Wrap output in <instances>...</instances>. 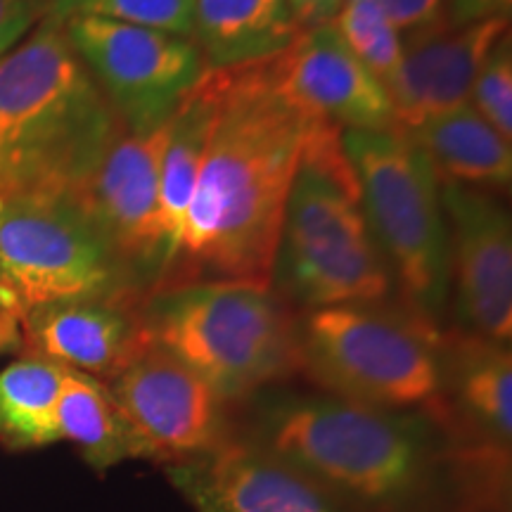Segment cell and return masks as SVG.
<instances>
[{
  "label": "cell",
  "mask_w": 512,
  "mask_h": 512,
  "mask_svg": "<svg viewBox=\"0 0 512 512\" xmlns=\"http://www.w3.org/2000/svg\"><path fill=\"white\" fill-rule=\"evenodd\" d=\"M216 81L207 155L152 292L192 283L271 287L287 197L306 136L320 119L278 91L268 60L216 72Z\"/></svg>",
  "instance_id": "1"
},
{
  "label": "cell",
  "mask_w": 512,
  "mask_h": 512,
  "mask_svg": "<svg viewBox=\"0 0 512 512\" xmlns=\"http://www.w3.org/2000/svg\"><path fill=\"white\" fill-rule=\"evenodd\" d=\"M347 512H418L451 460L446 434L420 411H387L330 394H278L245 434Z\"/></svg>",
  "instance_id": "2"
},
{
  "label": "cell",
  "mask_w": 512,
  "mask_h": 512,
  "mask_svg": "<svg viewBox=\"0 0 512 512\" xmlns=\"http://www.w3.org/2000/svg\"><path fill=\"white\" fill-rule=\"evenodd\" d=\"M121 133L60 19L0 57V197L76 195Z\"/></svg>",
  "instance_id": "3"
},
{
  "label": "cell",
  "mask_w": 512,
  "mask_h": 512,
  "mask_svg": "<svg viewBox=\"0 0 512 512\" xmlns=\"http://www.w3.org/2000/svg\"><path fill=\"white\" fill-rule=\"evenodd\" d=\"M271 287L294 311L382 302L392 275L370 235L337 126L316 121L287 197Z\"/></svg>",
  "instance_id": "4"
},
{
  "label": "cell",
  "mask_w": 512,
  "mask_h": 512,
  "mask_svg": "<svg viewBox=\"0 0 512 512\" xmlns=\"http://www.w3.org/2000/svg\"><path fill=\"white\" fill-rule=\"evenodd\" d=\"M297 316L273 287L240 283L178 285L143 299L152 344L195 370L228 406L299 373Z\"/></svg>",
  "instance_id": "5"
},
{
  "label": "cell",
  "mask_w": 512,
  "mask_h": 512,
  "mask_svg": "<svg viewBox=\"0 0 512 512\" xmlns=\"http://www.w3.org/2000/svg\"><path fill=\"white\" fill-rule=\"evenodd\" d=\"M299 373L323 394L432 415L441 394V335L399 299L297 311Z\"/></svg>",
  "instance_id": "6"
},
{
  "label": "cell",
  "mask_w": 512,
  "mask_h": 512,
  "mask_svg": "<svg viewBox=\"0 0 512 512\" xmlns=\"http://www.w3.org/2000/svg\"><path fill=\"white\" fill-rule=\"evenodd\" d=\"M368 230L399 302L441 328L451 292L448 228L437 171L406 128L342 131Z\"/></svg>",
  "instance_id": "7"
},
{
  "label": "cell",
  "mask_w": 512,
  "mask_h": 512,
  "mask_svg": "<svg viewBox=\"0 0 512 512\" xmlns=\"http://www.w3.org/2000/svg\"><path fill=\"white\" fill-rule=\"evenodd\" d=\"M0 275L24 313L98 294H140L74 195L0 197Z\"/></svg>",
  "instance_id": "8"
},
{
  "label": "cell",
  "mask_w": 512,
  "mask_h": 512,
  "mask_svg": "<svg viewBox=\"0 0 512 512\" xmlns=\"http://www.w3.org/2000/svg\"><path fill=\"white\" fill-rule=\"evenodd\" d=\"M62 24L128 133L164 126L207 74L192 38L100 17H72Z\"/></svg>",
  "instance_id": "9"
},
{
  "label": "cell",
  "mask_w": 512,
  "mask_h": 512,
  "mask_svg": "<svg viewBox=\"0 0 512 512\" xmlns=\"http://www.w3.org/2000/svg\"><path fill=\"white\" fill-rule=\"evenodd\" d=\"M164 143L166 124L147 133H121L74 195L143 297L155 290L169 259L159 211Z\"/></svg>",
  "instance_id": "10"
},
{
  "label": "cell",
  "mask_w": 512,
  "mask_h": 512,
  "mask_svg": "<svg viewBox=\"0 0 512 512\" xmlns=\"http://www.w3.org/2000/svg\"><path fill=\"white\" fill-rule=\"evenodd\" d=\"M430 418L446 434L451 458L503 484L512 446L510 344L446 330L441 335V394Z\"/></svg>",
  "instance_id": "11"
},
{
  "label": "cell",
  "mask_w": 512,
  "mask_h": 512,
  "mask_svg": "<svg viewBox=\"0 0 512 512\" xmlns=\"http://www.w3.org/2000/svg\"><path fill=\"white\" fill-rule=\"evenodd\" d=\"M107 389L143 439L147 456L162 467L200 458L233 437L228 403L157 344L107 382Z\"/></svg>",
  "instance_id": "12"
},
{
  "label": "cell",
  "mask_w": 512,
  "mask_h": 512,
  "mask_svg": "<svg viewBox=\"0 0 512 512\" xmlns=\"http://www.w3.org/2000/svg\"><path fill=\"white\" fill-rule=\"evenodd\" d=\"M448 228L453 320L458 332L510 344L512 223L494 192L441 183Z\"/></svg>",
  "instance_id": "13"
},
{
  "label": "cell",
  "mask_w": 512,
  "mask_h": 512,
  "mask_svg": "<svg viewBox=\"0 0 512 512\" xmlns=\"http://www.w3.org/2000/svg\"><path fill=\"white\" fill-rule=\"evenodd\" d=\"M143 299L126 292L36 306L22 318V351L112 382L152 344Z\"/></svg>",
  "instance_id": "14"
},
{
  "label": "cell",
  "mask_w": 512,
  "mask_h": 512,
  "mask_svg": "<svg viewBox=\"0 0 512 512\" xmlns=\"http://www.w3.org/2000/svg\"><path fill=\"white\" fill-rule=\"evenodd\" d=\"M164 472L195 512H347L302 472L235 434Z\"/></svg>",
  "instance_id": "15"
},
{
  "label": "cell",
  "mask_w": 512,
  "mask_h": 512,
  "mask_svg": "<svg viewBox=\"0 0 512 512\" xmlns=\"http://www.w3.org/2000/svg\"><path fill=\"white\" fill-rule=\"evenodd\" d=\"M268 69L294 107L339 131L396 126L387 88L349 53L332 24L302 31L285 53L268 60Z\"/></svg>",
  "instance_id": "16"
},
{
  "label": "cell",
  "mask_w": 512,
  "mask_h": 512,
  "mask_svg": "<svg viewBox=\"0 0 512 512\" xmlns=\"http://www.w3.org/2000/svg\"><path fill=\"white\" fill-rule=\"evenodd\" d=\"M505 34H510V19H489L470 27L437 22L401 34V64L384 86L396 126L408 131L422 121L470 105L479 69Z\"/></svg>",
  "instance_id": "17"
},
{
  "label": "cell",
  "mask_w": 512,
  "mask_h": 512,
  "mask_svg": "<svg viewBox=\"0 0 512 512\" xmlns=\"http://www.w3.org/2000/svg\"><path fill=\"white\" fill-rule=\"evenodd\" d=\"M302 31L287 0H192L190 38L207 72L271 60Z\"/></svg>",
  "instance_id": "18"
},
{
  "label": "cell",
  "mask_w": 512,
  "mask_h": 512,
  "mask_svg": "<svg viewBox=\"0 0 512 512\" xmlns=\"http://www.w3.org/2000/svg\"><path fill=\"white\" fill-rule=\"evenodd\" d=\"M441 183L465 185L501 197L512 183V140L503 138L472 105L408 128Z\"/></svg>",
  "instance_id": "19"
},
{
  "label": "cell",
  "mask_w": 512,
  "mask_h": 512,
  "mask_svg": "<svg viewBox=\"0 0 512 512\" xmlns=\"http://www.w3.org/2000/svg\"><path fill=\"white\" fill-rule=\"evenodd\" d=\"M79 448L93 470L107 472L126 460H150L143 439L114 401L105 382L69 370L55 406V444Z\"/></svg>",
  "instance_id": "20"
},
{
  "label": "cell",
  "mask_w": 512,
  "mask_h": 512,
  "mask_svg": "<svg viewBox=\"0 0 512 512\" xmlns=\"http://www.w3.org/2000/svg\"><path fill=\"white\" fill-rule=\"evenodd\" d=\"M216 107H219V81L216 72H207L166 121V143L162 169H159V211L169 240V259L207 155Z\"/></svg>",
  "instance_id": "21"
},
{
  "label": "cell",
  "mask_w": 512,
  "mask_h": 512,
  "mask_svg": "<svg viewBox=\"0 0 512 512\" xmlns=\"http://www.w3.org/2000/svg\"><path fill=\"white\" fill-rule=\"evenodd\" d=\"M67 375L27 354L0 370V448L19 453L55 444V406Z\"/></svg>",
  "instance_id": "22"
},
{
  "label": "cell",
  "mask_w": 512,
  "mask_h": 512,
  "mask_svg": "<svg viewBox=\"0 0 512 512\" xmlns=\"http://www.w3.org/2000/svg\"><path fill=\"white\" fill-rule=\"evenodd\" d=\"M330 24L349 53L387 86L401 64V34L373 0H344Z\"/></svg>",
  "instance_id": "23"
},
{
  "label": "cell",
  "mask_w": 512,
  "mask_h": 512,
  "mask_svg": "<svg viewBox=\"0 0 512 512\" xmlns=\"http://www.w3.org/2000/svg\"><path fill=\"white\" fill-rule=\"evenodd\" d=\"M46 15L60 22L100 17L185 38L192 31V0H50Z\"/></svg>",
  "instance_id": "24"
},
{
  "label": "cell",
  "mask_w": 512,
  "mask_h": 512,
  "mask_svg": "<svg viewBox=\"0 0 512 512\" xmlns=\"http://www.w3.org/2000/svg\"><path fill=\"white\" fill-rule=\"evenodd\" d=\"M470 105L501 133L512 140V43L510 34L491 48L472 86Z\"/></svg>",
  "instance_id": "25"
},
{
  "label": "cell",
  "mask_w": 512,
  "mask_h": 512,
  "mask_svg": "<svg viewBox=\"0 0 512 512\" xmlns=\"http://www.w3.org/2000/svg\"><path fill=\"white\" fill-rule=\"evenodd\" d=\"M48 8L46 0H0V57L29 36Z\"/></svg>",
  "instance_id": "26"
},
{
  "label": "cell",
  "mask_w": 512,
  "mask_h": 512,
  "mask_svg": "<svg viewBox=\"0 0 512 512\" xmlns=\"http://www.w3.org/2000/svg\"><path fill=\"white\" fill-rule=\"evenodd\" d=\"M399 34L437 24L446 0H373Z\"/></svg>",
  "instance_id": "27"
},
{
  "label": "cell",
  "mask_w": 512,
  "mask_h": 512,
  "mask_svg": "<svg viewBox=\"0 0 512 512\" xmlns=\"http://www.w3.org/2000/svg\"><path fill=\"white\" fill-rule=\"evenodd\" d=\"M512 0H446L439 24L470 27L489 19H510Z\"/></svg>",
  "instance_id": "28"
},
{
  "label": "cell",
  "mask_w": 512,
  "mask_h": 512,
  "mask_svg": "<svg viewBox=\"0 0 512 512\" xmlns=\"http://www.w3.org/2000/svg\"><path fill=\"white\" fill-rule=\"evenodd\" d=\"M22 318V304L17 302L15 292L0 275V356L22 349Z\"/></svg>",
  "instance_id": "29"
},
{
  "label": "cell",
  "mask_w": 512,
  "mask_h": 512,
  "mask_svg": "<svg viewBox=\"0 0 512 512\" xmlns=\"http://www.w3.org/2000/svg\"><path fill=\"white\" fill-rule=\"evenodd\" d=\"M297 24L306 29L323 27L330 24L339 10H342L344 0H287Z\"/></svg>",
  "instance_id": "30"
},
{
  "label": "cell",
  "mask_w": 512,
  "mask_h": 512,
  "mask_svg": "<svg viewBox=\"0 0 512 512\" xmlns=\"http://www.w3.org/2000/svg\"><path fill=\"white\" fill-rule=\"evenodd\" d=\"M46 3H50V0H46Z\"/></svg>",
  "instance_id": "31"
}]
</instances>
